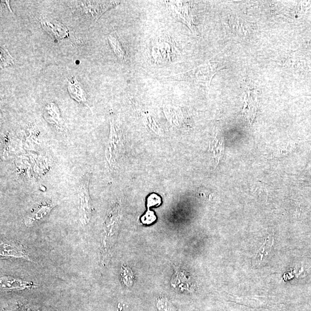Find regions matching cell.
Returning a JSON list of instances; mask_svg holds the SVG:
<instances>
[{"instance_id":"5","label":"cell","mask_w":311,"mask_h":311,"mask_svg":"<svg viewBox=\"0 0 311 311\" xmlns=\"http://www.w3.org/2000/svg\"><path fill=\"white\" fill-rule=\"evenodd\" d=\"M90 174L82 179L78 190L79 200V220L83 226L89 225L93 212V205L89 191Z\"/></svg>"},{"instance_id":"9","label":"cell","mask_w":311,"mask_h":311,"mask_svg":"<svg viewBox=\"0 0 311 311\" xmlns=\"http://www.w3.org/2000/svg\"><path fill=\"white\" fill-rule=\"evenodd\" d=\"M41 23L43 29L58 41L69 37V32L66 27L56 19L44 18Z\"/></svg>"},{"instance_id":"11","label":"cell","mask_w":311,"mask_h":311,"mask_svg":"<svg viewBox=\"0 0 311 311\" xmlns=\"http://www.w3.org/2000/svg\"><path fill=\"white\" fill-rule=\"evenodd\" d=\"M273 243V235L265 239L264 244L259 248L253 259V266H259L263 264V262L272 250Z\"/></svg>"},{"instance_id":"15","label":"cell","mask_w":311,"mask_h":311,"mask_svg":"<svg viewBox=\"0 0 311 311\" xmlns=\"http://www.w3.org/2000/svg\"><path fill=\"white\" fill-rule=\"evenodd\" d=\"M121 278L122 284L126 286L133 284V273L127 266H123L121 269Z\"/></svg>"},{"instance_id":"10","label":"cell","mask_w":311,"mask_h":311,"mask_svg":"<svg viewBox=\"0 0 311 311\" xmlns=\"http://www.w3.org/2000/svg\"><path fill=\"white\" fill-rule=\"evenodd\" d=\"M73 82L68 81V86H67V90H68L71 98L79 103H83L90 107L86 91L83 89L77 79L75 76H73Z\"/></svg>"},{"instance_id":"2","label":"cell","mask_w":311,"mask_h":311,"mask_svg":"<svg viewBox=\"0 0 311 311\" xmlns=\"http://www.w3.org/2000/svg\"><path fill=\"white\" fill-rule=\"evenodd\" d=\"M179 48L170 37H160L150 40L147 46V55L154 64L173 62L179 55Z\"/></svg>"},{"instance_id":"8","label":"cell","mask_w":311,"mask_h":311,"mask_svg":"<svg viewBox=\"0 0 311 311\" xmlns=\"http://www.w3.org/2000/svg\"><path fill=\"white\" fill-rule=\"evenodd\" d=\"M54 206L53 203L49 202L40 203L27 214L24 219V223L28 228H31L49 216Z\"/></svg>"},{"instance_id":"3","label":"cell","mask_w":311,"mask_h":311,"mask_svg":"<svg viewBox=\"0 0 311 311\" xmlns=\"http://www.w3.org/2000/svg\"><path fill=\"white\" fill-rule=\"evenodd\" d=\"M223 67L224 66L219 62H209L185 73L171 75L165 79H168L169 81L206 84L210 86L215 74Z\"/></svg>"},{"instance_id":"6","label":"cell","mask_w":311,"mask_h":311,"mask_svg":"<svg viewBox=\"0 0 311 311\" xmlns=\"http://www.w3.org/2000/svg\"><path fill=\"white\" fill-rule=\"evenodd\" d=\"M37 282L18 277L2 275L0 277V289L2 292H18L38 288Z\"/></svg>"},{"instance_id":"17","label":"cell","mask_w":311,"mask_h":311,"mask_svg":"<svg viewBox=\"0 0 311 311\" xmlns=\"http://www.w3.org/2000/svg\"><path fill=\"white\" fill-rule=\"evenodd\" d=\"M143 224L150 225L157 220V216L152 211L147 210L141 218Z\"/></svg>"},{"instance_id":"13","label":"cell","mask_w":311,"mask_h":311,"mask_svg":"<svg viewBox=\"0 0 311 311\" xmlns=\"http://www.w3.org/2000/svg\"><path fill=\"white\" fill-rule=\"evenodd\" d=\"M3 311H51L43 307L34 305L31 303L17 302L3 310Z\"/></svg>"},{"instance_id":"19","label":"cell","mask_w":311,"mask_h":311,"mask_svg":"<svg viewBox=\"0 0 311 311\" xmlns=\"http://www.w3.org/2000/svg\"><path fill=\"white\" fill-rule=\"evenodd\" d=\"M5 2H6V3L7 4V5L8 6V7H9V9L10 11H11V13H13V11H12V10L11 9L10 6V2L9 1H5Z\"/></svg>"},{"instance_id":"12","label":"cell","mask_w":311,"mask_h":311,"mask_svg":"<svg viewBox=\"0 0 311 311\" xmlns=\"http://www.w3.org/2000/svg\"><path fill=\"white\" fill-rule=\"evenodd\" d=\"M109 41L110 45L112 47L113 51L117 56L122 61H126L129 58V55L127 54L124 46L123 45L122 42L116 32L114 31L109 36Z\"/></svg>"},{"instance_id":"18","label":"cell","mask_w":311,"mask_h":311,"mask_svg":"<svg viewBox=\"0 0 311 311\" xmlns=\"http://www.w3.org/2000/svg\"><path fill=\"white\" fill-rule=\"evenodd\" d=\"M161 203V198L156 194L150 195L147 199V206L148 207L159 206Z\"/></svg>"},{"instance_id":"4","label":"cell","mask_w":311,"mask_h":311,"mask_svg":"<svg viewBox=\"0 0 311 311\" xmlns=\"http://www.w3.org/2000/svg\"><path fill=\"white\" fill-rule=\"evenodd\" d=\"M1 259H21L34 262L29 249L21 242L14 239L2 238L0 242Z\"/></svg>"},{"instance_id":"1","label":"cell","mask_w":311,"mask_h":311,"mask_svg":"<svg viewBox=\"0 0 311 311\" xmlns=\"http://www.w3.org/2000/svg\"><path fill=\"white\" fill-rule=\"evenodd\" d=\"M119 3V2L113 1L67 2L75 17L82 23L89 26L94 25L105 12Z\"/></svg>"},{"instance_id":"16","label":"cell","mask_w":311,"mask_h":311,"mask_svg":"<svg viewBox=\"0 0 311 311\" xmlns=\"http://www.w3.org/2000/svg\"><path fill=\"white\" fill-rule=\"evenodd\" d=\"M1 54H0V59H1V67H6L14 65L13 57L10 55L9 50H7L5 46H1Z\"/></svg>"},{"instance_id":"7","label":"cell","mask_w":311,"mask_h":311,"mask_svg":"<svg viewBox=\"0 0 311 311\" xmlns=\"http://www.w3.org/2000/svg\"><path fill=\"white\" fill-rule=\"evenodd\" d=\"M167 5L175 17L189 26L191 31H195L194 13L192 6L189 2H169Z\"/></svg>"},{"instance_id":"14","label":"cell","mask_w":311,"mask_h":311,"mask_svg":"<svg viewBox=\"0 0 311 311\" xmlns=\"http://www.w3.org/2000/svg\"><path fill=\"white\" fill-rule=\"evenodd\" d=\"M52 108H53V114H51L50 111L46 109L45 117L47 119V121L56 125L58 126L61 127L63 124L62 119L60 117V114L59 113L58 109L54 103H51Z\"/></svg>"}]
</instances>
